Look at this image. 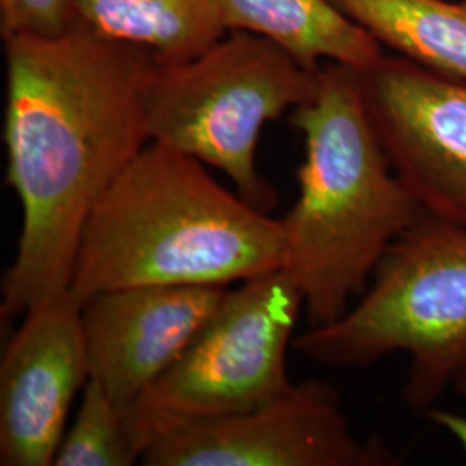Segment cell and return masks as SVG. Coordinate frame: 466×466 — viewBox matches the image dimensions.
Returning <instances> with one entry per match:
<instances>
[{
	"label": "cell",
	"mask_w": 466,
	"mask_h": 466,
	"mask_svg": "<svg viewBox=\"0 0 466 466\" xmlns=\"http://www.w3.org/2000/svg\"><path fill=\"white\" fill-rule=\"evenodd\" d=\"M225 292L227 287L137 285L85 300L90 379L125 410L180 358Z\"/></svg>",
	"instance_id": "10"
},
{
	"label": "cell",
	"mask_w": 466,
	"mask_h": 466,
	"mask_svg": "<svg viewBox=\"0 0 466 466\" xmlns=\"http://www.w3.org/2000/svg\"><path fill=\"white\" fill-rule=\"evenodd\" d=\"M385 47L466 80V0H329Z\"/></svg>",
	"instance_id": "13"
},
{
	"label": "cell",
	"mask_w": 466,
	"mask_h": 466,
	"mask_svg": "<svg viewBox=\"0 0 466 466\" xmlns=\"http://www.w3.org/2000/svg\"><path fill=\"white\" fill-rule=\"evenodd\" d=\"M282 219L218 184L199 159L149 142L85 223L69 298L137 285L227 287L282 269Z\"/></svg>",
	"instance_id": "2"
},
{
	"label": "cell",
	"mask_w": 466,
	"mask_h": 466,
	"mask_svg": "<svg viewBox=\"0 0 466 466\" xmlns=\"http://www.w3.org/2000/svg\"><path fill=\"white\" fill-rule=\"evenodd\" d=\"M294 348L335 368L406 352L404 400L429 413L451 383L466 380V228L425 215L383 254L360 300Z\"/></svg>",
	"instance_id": "4"
},
{
	"label": "cell",
	"mask_w": 466,
	"mask_h": 466,
	"mask_svg": "<svg viewBox=\"0 0 466 466\" xmlns=\"http://www.w3.org/2000/svg\"><path fill=\"white\" fill-rule=\"evenodd\" d=\"M7 184L21 204L2 319L67 294L85 223L150 142L149 50L75 23L52 36L4 38Z\"/></svg>",
	"instance_id": "1"
},
{
	"label": "cell",
	"mask_w": 466,
	"mask_h": 466,
	"mask_svg": "<svg viewBox=\"0 0 466 466\" xmlns=\"http://www.w3.org/2000/svg\"><path fill=\"white\" fill-rule=\"evenodd\" d=\"M304 299L283 269L227 290L180 358L123 410L140 452L209 420L254 410L290 385L287 350Z\"/></svg>",
	"instance_id": "6"
},
{
	"label": "cell",
	"mask_w": 466,
	"mask_h": 466,
	"mask_svg": "<svg viewBox=\"0 0 466 466\" xmlns=\"http://www.w3.org/2000/svg\"><path fill=\"white\" fill-rule=\"evenodd\" d=\"M75 23L149 50L157 65L184 63L228 34L218 0H73Z\"/></svg>",
	"instance_id": "12"
},
{
	"label": "cell",
	"mask_w": 466,
	"mask_h": 466,
	"mask_svg": "<svg viewBox=\"0 0 466 466\" xmlns=\"http://www.w3.org/2000/svg\"><path fill=\"white\" fill-rule=\"evenodd\" d=\"M146 466H380L392 454L358 439L337 389L290 383L265 404L180 429L142 454Z\"/></svg>",
	"instance_id": "7"
},
{
	"label": "cell",
	"mask_w": 466,
	"mask_h": 466,
	"mask_svg": "<svg viewBox=\"0 0 466 466\" xmlns=\"http://www.w3.org/2000/svg\"><path fill=\"white\" fill-rule=\"evenodd\" d=\"M88 379L82 315L69 294L26 311L0 361V465H54Z\"/></svg>",
	"instance_id": "9"
},
{
	"label": "cell",
	"mask_w": 466,
	"mask_h": 466,
	"mask_svg": "<svg viewBox=\"0 0 466 466\" xmlns=\"http://www.w3.org/2000/svg\"><path fill=\"white\" fill-rule=\"evenodd\" d=\"M73 25V0H0L2 40L16 35L52 36Z\"/></svg>",
	"instance_id": "15"
},
{
	"label": "cell",
	"mask_w": 466,
	"mask_h": 466,
	"mask_svg": "<svg viewBox=\"0 0 466 466\" xmlns=\"http://www.w3.org/2000/svg\"><path fill=\"white\" fill-rule=\"evenodd\" d=\"M140 452L127 431L123 410L92 379L73 425L54 458V466H132Z\"/></svg>",
	"instance_id": "14"
},
{
	"label": "cell",
	"mask_w": 466,
	"mask_h": 466,
	"mask_svg": "<svg viewBox=\"0 0 466 466\" xmlns=\"http://www.w3.org/2000/svg\"><path fill=\"white\" fill-rule=\"evenodd\" d=\"M458 389L463 392L466 396V380L465 382L460 383ZM429 417L432 418V421H435L441 429H444L446 432L452 435L460 444L461 448L466 451V418L461 415H456V413H451V411H442V410H437L432 408L429 413Z\"/></svg>",
	"instance_id": "16"
},
{
	"label": "cell",
	"mask_w": 466,
	"mask_h": 466,
	"mask_svg": "<svg viewBox=\"0 0 466 466\" xmlns=\"http://www.w3.org/2000/svg\"><path fill=\"white\" fill-rule=\"evenodd\" d=\"M227 30L267 36L311 71L321 61L363 69L382 57V44L329 0H218Z\"/></svg>",
	"instance_id": "11"
},
{
	"label": "cell",
	"mask_w": 466,
	"mask_h": 466,
	"mask_svg": "<svg viewBox=\"0 0 466 466\" xmlns=\"http://www.w3.org/2000/svg\"><path fill=\"white\" fill-rule=\"evenodd\" d=\"M304 135L299 196L282 219V269L311 327L342 317L367 290L383 254L425 217L385 154L360 73L327 61L315 97L292 111Z\"/></svg>",
	"instance_id": "3"
},
{
	"label": "cell",
	"mask_w": 466,
	"mask_h": 466,
	"mask_svg": "<svg viewBox=\"0 0 466 466\" xmlns=\"http://www.w3.org/2000/svg\"><path fill=\"white\" fill-rule=\"evenodd\" d=\"M318 69L302 66L267 36L242 30L184 63H156L146 88L150 142L217 167L242 199L269 213L279 198L256 163L261 132L315 97Z\"/></svg>",
	"instance_id": "5"
},
{
	"label": "cell",
	"mask_w": 466,
	"mask_h": 466,
	"mask_svg": "<svg viewBox=\"0 0 466 466\" xmlns=\"http://www.w3.org/2000/svg\"><path fill=\"white\" fill-rule=\"evenodd\" d=\"M383 150L425 215L466 228V80L382 56L358 69Z\"/></svg>",
	"instance_id": "8"
}]
</instances>
